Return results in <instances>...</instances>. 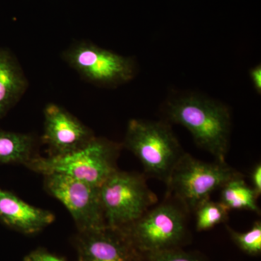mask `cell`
Returning a JSON list of instances; mask_svg holds the SVG:
<instances>
[{"instance_id": "1", "label": "cell", "mask_w": 261, "mask_h": 261, "mask_svg": "<svg viewBox=\"0 0 261 261\" xmlns=\"http://www.w3.org/2000/svg\"><path fill=\"white\" fill-rule=\"evenodd\" d=\"M166 115L171 123L181 125L191 133L196 145L224 163L229 145L231 114L223 103L196 94L168 101Z\"/></svg>"}, {"instance_id": "2", "label": "cell", "mask_w": 261, "mask_h": 261, "mask_svg": "<svg viewBox=\"0 0 261 261\" xmlns=\"http://www.w3.org/2000/svg\"><path fill=\"white\" fill-rule=\"evenodd\" d=\"M121 145L97 138L84 147L62 155L33 157L25 166L43 176L49 173L66 175L100 187L115 171Z\"/></svg>"}, {"instance_id": "3", "label": "cell", "mask_w": 261, "mask_h": 261, "mask_svg": "<svg viewBox=\"0 0 261 261\" xmlns=\"http://www.w3.org/2000/svg\"><path fill=\"white\" fill-rule=\"evenodd\" d=\"M123 146L140 160L147 175L166 183L184 153L166 121L130 120Z\"/></svg>"}, {"instance_id": "4", "label": "cell", "mask_w": 261, "mask_h": 261, "mask_svg": "<svg viewBox=\"0 0 261 261\" xmlns=\"http://www.w3.org/2000/svg\"><path fill=\"white\" fill-rule=\"evenodd\" d=\"M242 173L226 163H207L184 152L166 185L169 191L189 210L195 211L211 194Z\"/></svg>"}, {"instance_id": "5", "label": "cell", "mask_w": 261, "mask_h": 261, "mask_svg": "<svg viewBox=\"0 0 261 261\" xmlns=\"http://www.w3.org/2000/svg\"><path fill=\"white\" fill-rule=\"evenodd\" d=\"M106 226L122 228L143 216L157 201L145 178L117 170L99 187Z\"/></svg>"}, {"instance_id": "6", "label": "cell", "mask_w": 261, "mask_h": 261, "mask_svg": "<svg viewBox=\"0 0 261 261\" xmlns=\"http://www.w3.org/2000/svg\"><path fill=\"white\" fill-rule=\"evenodd\" d=\"M121 228L141 255L175 249L185 234V218L181 209L163 203L147 211L135 222Z\"/></svg>"}, {"instance_id": "7", "label": "cell", "mask_w": 261, "mask_h": 261, "mask_svg": "<svg viewBox=\"0 0 261 261\" xmlns=\"http://www.w3.org/2000/svg\"><path fill=\"white\" fill-rule=\"evenodd\" d=\"M65 62L91 83L106 87L126 84L137 74L135 60L89 42H79L63 53Z\"/></svg>"}, {"instance_id": "8", "label": "cell", "mask_w": 261, "mask_h": 261, "mask_svg": "<svg viewBox=\"0 0 261 261\" xmlns=\"http://www.w3.org/2000/svg\"><path fill=\"white\" fill-rule=\"evenodd\" d=\"M44 186L69 211L79 231L106 226L99 187L58 173L44 175Z\"/></svg>"}, {"instance_id": "9", "label": "cell", "mask_w": 261, "mask_h": 261, "mask_svg": "<svg viewBox=\"0 0 261 261\" xmlns=\"http://www.w3.org/2000/svg\"><path fill=\"white\" fill-rule=\"evenodd\" d=\"M75 245L79 261H141L142 257L121 228L111 226L79 231Z\"/></svg>"}, {"instance_id": "10", "label": "cell", "mask_w": 261, "mask_h": 261, "mask_svg": "<svg viewBox=\"0 0 261 261\" xmlns=\"http://www.w3.org/2000/svg\"><path fill=\"white\" fill-rule=\"evenodd\" d=\"M44 142L51 155H62L78 150L95 136L74 116L56 104H48L44 110Z\"/></svg>"}, {"instance_id": "11", "label": "cell", "mask_w": 261, "mask_h": 261, "mask_svg": "<svg viewBox=\"0 0 261 261\" xmlns=\"http://www.w3.org/2000/svg\"><path fill=\"white\" fill-rule=\"evenodd\" d=\"M55 215L34 207L13 192L0 188V222L24 234H34L53 224Z\"/></svg>"}, {"instance_id": "12", "label": "cell", "mask_w": 261, "mask_h": 261, "mask_svg": "<svg viewBox=\"0 0 261 261\" xmlns=\"http://www.w3.org/2000/svg\"><path fill=\"white\" fill-rule=\"evenodd\" d=\"M27 87V81L11 51L0 47V119L18 102Z\"/></svg>"}, {"instance_id": "13", "label": "cell", "mask_w": 261, "mask_h": 261, "mask_svg": "<svg viewBox=\"0 0 261 261\" xmlns=\"http://www.w3.org/2000/svg\"><path fill=\"white\" fill-rule=\"evenodd\" d=\"M34 146V138L31 135L0 129V166H25L33 158Z\"/></svg>"}, {"instance_id": "14", "label": "cell", "mask_w": 261, "mask_h": 261, "mask_svg": "<svg viewBox=\"0 0 261 261\" xmlns=\"http://www.w3.org/2000/svg\"><path fill=\"white\" fill-rule=\"evenodd\" d=\"M257 197L252 187L248 186L243 178L231 180L221 188V202L229 211L248 210L258 213Z\"/></svg>"}, {"instance_id": "15", "label": "cell", "mask_w": 261, "mask_h": 261, "mask_svg": "<svg viewBox=\"0 0 261 261\" xmlns=\"http://www.w3.org/2000/svg\"><path fill=\"white\" fill-rule=\"evenodd\" d=\"M196 228L202 231L214 228L228 219V209L221 202L207 199L201 202L195 209Z\"/></svg>"}, {"instance_id": "16", "label": "cell", "mask_w": 261, "mask_h": 261, "mask_svg": "<svg viewBox=\"0 0 261 261\" xmlns=\"http://www.w3.org/2000/svg\"><path fill=\"white\" fill-rule=\"evenodd\" d=\"M231 238L243 251L249 255H259L261 252V223L256 221L250 230L245 233L228 229Z\"/></svg>"}, {"instance_id": "17", "label": "cell", "mask_w": 261, "mask_h": 261, "mask_svg": "<svg viewBox=\"0 0 261 261\" xmlns=\"http://www.w3.org/2000/svg\"><path fill=\"white\" fill-rule=\"evenodd\" d=\"M149 261H202L198 257L176 249L147 255Z\"/></svg>"}, {"instance_id": "18", "label": "cell", "mask_w": 261, "mask_h": 261, "mask_svg": "<svg viewBox=\"0 0 261 261\" xmlns=\"http://www.w3.org/2000/svg\"><path fill=\"white\" fill-rule=\"evenodd\" d=\"M23 261H67L63 257L54 255L44 249L39 248L33 250L25 256Z\"/></svg>"}, {"instance_id": "19", "label": "cell", "mask_w": 261, "mask_h": 261, "mask_svg": "<svg viewBox=\"0 0 261 261\" xmlns=\"http://www.w3.org/2000/svg\"><path fill=\"white\" fill-rule=\"evenodd\" d=\"M249 76L253 88L257 94H261V65L257 64L249 70Z\"/></svg>"}, {"instance_id": "20", "label": "cell", "mask_w": 261, "mask_h": 261, "mask_svg": "<svg viewBox=\"0 0 261 261\" xmlns=\"http://www.w3.org/2000/svg\"><path fill=\"white\" fill-rule=\"evenodd\" d=\"M250 179L252 184V189L255 192L257 196H260L261 193V165L257 163L255 167L252 168L250 173Z\"/></svg>"}]
</instances>
